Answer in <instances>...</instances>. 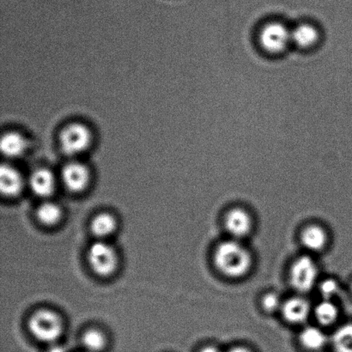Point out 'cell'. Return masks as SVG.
Here are the masks:
<instances>
[{
    "label": "cell",
    "mask_w": 352,
    "mask_h": 352,
    "mask_svg": "<svg viewBox=\"0 0 352 352\" xmlns=\"http://www.w3.org/2000/svg\"><path fill=\"white\" fill-rule=\"evenodd\" d=\"M1 151L6 157L16 158L23 156L28 149L26 138L17 132H8L1 138Z\"/></svg>",
    "instance_id": "cell-13"
},
{
    "label": "cell",
    "mask_w": 352,
    "mask_h": 352,
    "mask_svg": "<svg viewBox=\"0 0 352 352\" xmlns=\"http://www.w3.org/2000/svg\"><path fill=\"white\" fill-rule=\"evenodd\" d=\"M336 352H352V323H346L336 329L331 338Z\"/></svg>",
    "instance_id": "cell-17"
},
{
    "label": "cell",
    "mask_w": 352,
    "mask_h": 352,
    "mask_svg": "<svg viewBox=\"0 0 352 352\" xmlns=\"http://www.w3.org/2000/svg\"><path fill=\"white\" fill-rule=\"evenodd\" d=\"M320 39V30L314 23H300L292 29V45L299 50H311Z\"/></svg>",
    "instance_id": "cell-8"
},
{
    "label": "cell",
    "mask_w": 352,
    "mask_h": 352,
    "mask_svg": "<svg viewBox=\"0 0 352 352\" xmlns=\"http://www.w3.org/2000/svg\"><path fill=\"white\" fill-rule=\"evenodd\" d=\"M29 329L32 336L41 342L57 343L63 333L61 317L50 309H40L30 317Z\"/></svg>",
    "instance_id": "cell-2"
},
{
    "label": "cell",
    "mask_w": 352,
    "mask_h": 352,
    "mask_svg": "<svg viewBox=\"0 0 352 352\" xmlns=\"http://www.w3.org/2000/svg\"><path fill=\"white\" fill-rule=\"evenodd\" d=\"M283 302L280 298L275 293H270V294L265 295L264 298L262 299V306H263L265 311L275 312L278 309H282Z\"/></svg>",
    "instance_id": "cell-22"
},
{
    "label": "cell",
    "mask_w": 352,
    "mask_h": 352,
    "mask_svg": "<svg viewBox=\"0 0 352 352\" xmlns=\"http://www.w3.org/2000/svg\"><path fill=\"white\" fill-rule=\"evenodd\" d=\"M91 178L89 168L80 162H71L65 164L62 170V181L65 188L72 192L84 191L87 188Z\"/></svg>",
    "instance_id": "cell-7"
},
{
    "label": "cell",
    "mask_w": 352,
    "mask_h": 352,
    "mask_svg": "<svg viewBox=\"0 0 352 352\" xmlns=\"http://www.w3.org/2000/svg\"><path fill=\"white\" fill-rule=\"evenodd\" d=\"M229 352H252L251 351L247 349L245 347H234L233 349H231Z\"/></svg>",
    "instance_id": "cell-25"
},
{
    "label": "cell",
    "mask_w": 352,
    "mask_h": 352,
    "mask_svg": "<svg viewBox=\"0 0 352 352\" xmlns=\"http://www.w3.org/2000/svg\"><path fill=\"white\" fill-rule=\"evenodd\" d=\"M258 43L268 54L285 53L292 46V29L280 21H270L258 30Z\"/></svg>",
    "instance_id": "cell-3"
},
{
    "label": "cell",
    "mask_w": 352,
    "mask_h": 352,
    "mask_svg": "<svg viewBox=\"0 0 352 352\" xmlns=\"http://www.w3.org/2000/svg\"><path fill=\"white\" fill-rule=\"evenodd\" d=\"M252 261L250 251L236 239L220 243L214 253L216 267L230 278L243 277L250 272Z\"/></svg>",
    "instance_id": "cell-1"
},
{
    "label": "cell",
    "mask_w": 352,
    "mask_h": 352,
    "mask_svg": "<svg viewBox=\"0 0 352 352\" xmlns=\"http://www.w3.org/2000/svg\"><path fill=\"white\" fill-rule=\"evenodd\" d=\"M58 140L61 150L65 155L77 156L88 150L92 142V133L85 124L70 123L61 130Z\"/></svg>",
    "instance_id": "cell-4"
},
{
    "label": "cell",
    "mask_w": 352,
    "mask_h": 352,
    "mask_svg": "<svg viewBox=\"0 0 352 352\" xmlns=\"http://www.w3.org/2000/svg\"><path fill=\"white\" fill-rule=\"evenodd\" d=\"M50 346V349L47 352H67L65 348L58 343L51 344Z\"/></svg>",
    "instance_id": "cell-23"
},
{
    "label": "cell",
    "mask_w": 352,
    "mask_h": 352,
    "mask_svg": "<svg viewBox=\"0 0 352 352\" xmlns=\"http://www.w3.org/2000/svg\"><path fill=\"white\" fill-rule=\"evenodd\" d=\"M315 316L320 325L330 326L336 322L339 310L333 301L323 300L316 307Z\"/></svg>",
    "instance_id": "cell-19"
},
{
    "label": "cell",
    "mask_w": 352,
    "mask_h": 352,
    "mask_svg": "<svg viewBox=\"0 0 352 352\" xmlns=\"http://www.w3.org/2000/svg\"><path fill=\"white\" fill-rule=\"evenodd\" d=\"M199 352H221V351L217 349L215 346H206L203 348Z\"/></svg>",
    "instance_id": "cell-24"
},
{
    "label": "cell",
    "mask_w": 352,
    "mask_h": 352,
    "mask_svg": "<svg viewBox=\"0 0 352 352\" xmlns=\"http://www.w3.org/2000/svg\"><path fill=\"white\" fill-rule=\"evenodd\" d=\"M30 186L34 195L47 198L53 195L56 181L52 171L47 168H38L30 177Z\"/></svg>",
    "instance_id": "cell-10"
},
{
    "label": "cell",
    "mask_w": 352,
    "mask_h": 352,
    "mask_svg": "<svg viewBox=\"0 0 352 352\" xmlns=\"http://www.w3.org/2000/svg\"><path fill=\"white\" fill-rule=\"evenodd\" d=\"M82 344L86 352H102L107 346V338L100 330L89 329L82 334Z\"/></svg>",
    "instance_id": "cell-20"
},
{
    "label": "cell",
    "mask_w": 352,
    "mask_h": 352,
    "mask_svg": "<svg viewBox=\"0 0 352 352\" xmlns=\"http://www.w3.org/2000/svg\"><path fill=\"white\" fill-rule=\"evenodd\" d=\"M281 311L288 322L302 324L309 318L310 305L305 299L293 298L283 303Z\"/></svg>",
    "instance_id": "cell-11"
},
{
    "label": "cell",
    "mask_w": 352,
    "mask_h": 352,
    "mask_svg": "<svg viewBox=\"0 0 352 352\" xmlns=\"http://www.w3.org/2000/svg\"><path fill=\"white\" fill-rule=\"evenodd\" d=\"M36 217L38 220L45 226H53L60 222L62 217V210L56 203L43 202L38 206Z\"/></svg>",
    "instance_id": "cell-16"
},
{
    "label": "cell",
    "mask_w": 352,
    "mask_h": 352,
    "mask_svg": "<svg viewBox=\"0 0 352 352\" xmlns=\"http://www.w3.org/2000/svg\"><path fill=\"white\" fill-rule=\"evenodd\" d=\"M23 186L22 175L15 168L3 164L0 170V188L3 195L14 197L19 195Z\"/></svg>",
    "instance_id": "cell-12"
},
{
    "label": "cell",
    "mask_w": 352,
    "mask_h": 352,
    "mask_svg": "<svg viewBox=\"0 0 352 352\" xmlns=\"http://www.w3.org/2000/svg\"><path fill=\"white\" fill-rule=\"evenodd\" d=\"M116 220L111 214L101 213L92 220L91 231L99 238L108 237L116 230Z\"/></svg>",
    "instance_id": "cell-18"
},
{
    "label": "cell",
    "mask_w": 352,
    "mask_h": 352,
    "mask_svg": "<svg viewBox=\"0 0 352 352\" xmlns=\"http://www.w3.org/2000/svg\"><path fill=\"white\" fill-rule=\"evenodd\" d=\"M318 278V268L312 258L302 256L292 264L289 280L293 288L299 292L311 291Z\"/></svg>",
    "instance_id": "cell-6"
},
{
    "label": "cell",
    "mask_w": 352,
    "mask_h": 352,
    "mask_svg": "<svg viewBox=\"0 0 352 352\" xmlns=\"http://www.w3.org/2000/svg\"><path fill=\"white\" fill-rule=\"evenodd\" d=\"M300 341L308 350L320 351L326 346L327 337L318 327H308L300 333Z\"/></svg>",
    "instance_id": "cell-15"
},
{
    "label": "cell",
    "mask_w": 352,
    "mask_h": 352,
    "mask_svg": "<svg viewBox=\"0 0 352 352\" xmlns=\"http://www.w3.org/2000/svg\"><path fill=\"white\" fill-rule=\"evenodd\" d=\"M88 261L93 271L100 276L111 275L118 265V255L111 245L96 241L88 250Z\"/></svg>",
    "instance_id": "cell-5"
},
{
    "label": "cell",
    "mask_w": 352,
    "mask_h": 352,
    "mask_svg": "<svg viewBox=\"0 0 352 352\" xmlns=\"http://www.w3.org/2000/svg\"><path fill=\"white\" fill-rule=\"evenodd\" d=\"M319 291L323 300L333 301V298L340 296V287L337 281L333 279H327L320 283Z\"/></svg>",
    "instance_id": "cell-21"
},
{
    "label": "cell",
    "mask_w": 352,
    "mask_h": 352,
    "mask_svg": "<svg viewBox=\"0 0 352 352\" xmlns=\"http://www.w3.org/2000/svg\"><path fill=\"white\" fill-rule=\"evenodd\" d=\"M301 241L307 250L318 252L325 248L327 243V236L322 227L310 226L303 230Z\"/></svg>",
    "instance_id": "cell-14"
},
{
    "label": "cell",
    "mask_w": 352,
    "mask_h": 352,
    "mask_svg": "<svg viewBox=\"0 0 352 352\" xmlns=\"http://www.w3.org/2000/svg\"><path fill=\"white\" fill-rule=\"evenodd\" d=\"M351 292H352V285H351Z\"/></svg>",
    "instance_id": "cell-26"
},
{
    "label": "cell",
    "mask_w": 352,
    "mask_h": 352,
    "mask_svg": "<svg viewBox=\"0 0 352 352\" xmlns=\"http://www.w3.org/2000/svg\"><path fill=\"white\" fill-rule=\"evenodd\" d=\"M253 227L252 219L246 210L241 208L230 210L226 217V228L234 239L246 237Z\"/></svg>",
    "instance_id": "cell-9"
}]
</instances>
